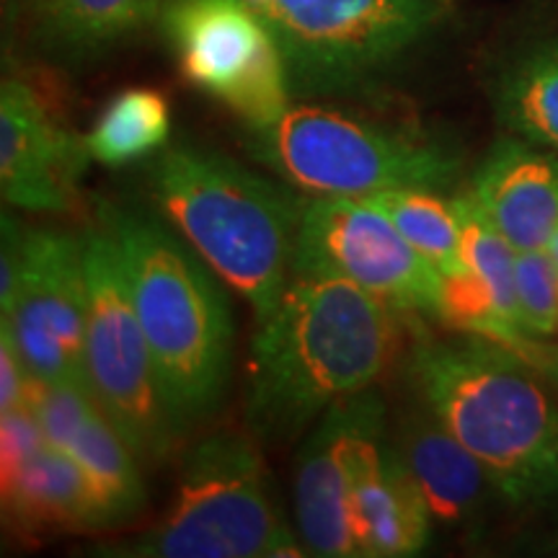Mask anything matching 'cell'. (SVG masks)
<instances>
[{
  "instance_id": "16",
  "label": "cell",
  "mask_w": 558,
  "mask_h": 558,
  "mask_svg": "<svg viewBox=\"0 0 558 558\" xmlns=\"http://www.w3.org/2000/svg\"><path fill=\"white\" fill-rule=\"evenodd\" d=\"M469 192L518 254L546 248L558 230V153L509 135L481 160Z\"/></svg>"
},
{
  "instance_id": "12",
  "label": "cell",
  "mask_w": 558,
  "mask_h": 558,
  "mask_svg": "<svg viewBox=\"0 0 558 558\" xmlns=\"http://www.w3.org/2000/svg\"><path fill=\"white\" fill-rule=\"evenodd\" d=\"M386 442V403L375 388L333 403L313 424L298 456L295 522L311 556H360L352 527V486L360 463Z\"/></svg>"
},
{
  "instance_id": "19",
  "label": "cell",
  "mask_w": 558,
  "mask_h": 558,
  "mask_svg": "<svg viewBox=\"0 0 558 558\" xmlns=\"http://www.w3.org/2000/svg\"><path fill=\"white\" fill-rule=\"evenodd\" d=\"M494 107L512 135L558 153V39L509 62L494 88Z\"/></svg>"
},
{
  "instance_id": "25",
  "label": "cell",
  "mask_w": 558,
  "mask_h": 558,
  "mask_svg": "<svg viewBox=\"0 0 558 558\" xmlns=\"http://www.w3.org/2000/svg\"><path fill=\"white\" fill-rule=\"evenodd\" d=\"M518 303L530 337H558V267L546 248L518 254Z\"/></svg>"
},
{
  "instance_id": "7",
  "label": "cell",
  "mask_w": 558,
  "mask_h": 558,
  "mask_svg": "<svg viewBox=\"0 0 558 558\" xmlns=\"http://www.w3.org/2000/svg\"><path fill=\"white\" fill-rule=\"evenodd\" d=\"M88 316L83 369L104 414L143 465H158L184 437L140 326L114 235L104 226L86 233Z\"/></svg>"
},
{
  "instance_id": "28",
  "label": "cell",
  "mask_w": 558,
  "mask_h": 558,
  "mask_svg": "<svg viewBox=\"0 0 558 558\" xmlns=\"http://www.w3.org/2000/svg\"><path fill=\"white\" fill-rule=\"evenodd\" d=\"M546 251L550 254V259L556 262V267H558V230L554 233V239H550V243L546 246Z\"/></svg>"
},
{
  "instance_id": "8",
  "label": "cell",
  "mask_w": 558,
  "mask_h": 558,
  "mask_svg": "<svg viewBox=\"0 0 558 558\" xmlns=\"http://www.w3.org/2000/svg\"><path fill=\"white\" fill-rule=\"evenodd\" d=\"M282 50L292 90H352L432 32L437 0H243Z\"/></svg>"
},
{
  "instance_id": "30",
  "label": "cell",
  "mask_w": 558,
  "mask_h": 558,
  "mask_svg": "<svg viewBox=\"0 0 558 558\" xmlns=\"http://www.w3.org/2000/svg\"><path fill=\"white\" fill-rule=\"evenodd\" d=\"M32 3H34V5H39V3H41V0H32Z\"/></svg>"
},
{
  "instance_id": "4",
  "label": "cell",
  "mask_w": 558,
  "mask_h": 558,
  "mask_svg": "<svg viewBox=\"0 0 558 558\" xmlns=\"http://www.w3.org/2000/svg\"><path fill=\"white\" fill-rule=\"evenodd\" d=\"M137 320L181 427L218 407L230 375L233 316L215 271L166 220L104 209Z\"/></svg>"
},
{
  "instance_id": "3",
  "label": "cell",
  "mask_w": 558,
  "mask_h": 558,
  "mask_svg": "<svg viewBox=\"0 0 558 558\" xmlns=\"http://www.w3.org/2000/svg\"><path fill=\"white\" fill-rule=\"evenodd\" d=\"M156 207L207 267L246 300L256 324L277 308L292 275L305 199L218 150L177 145L153 160Z\"/></svg>"
},
{
  "instance_id": "13",
  "label": "cell",
  "mask_w": 558,
  "mask_h": 558,
  "mask_svg": "<svg viewBox=\"0 0 558 558\" xmlns=\"http://www.w3.org/2000/svg\"><path fill=\"white\" fill-rule=\"evenodd\" d=\"M0 484L5 525L29 538L114 527L96 486L29 407L0 414Z\"/></svg>"
},
{
  "instance_id": "26",
  "label": "cell",
  "mask_w": 558,
  "mask_h": 558,
  "mask_svg": "<svg viewBox=\"0 0 558 558\" xmlns=\"http://www.w3.org/2000/svg\"><path fill=\"white\" fill-rule=\"evenodd\" d=\"M21 407H29V369L21 360L11 329L0 324V414Z\"/></svg>"
},
{
  "instance_id": "24",
  "label": "cell",
  "mask_w": 558,
  "mask_h": 558,
  "mask_svg": "<svg viewBox=\"0 0 558 558\" xmlns=\"http://www.w3.org/2000/svg\"><path fill=\"white\" fill-rule=\"evenodd\" d=\"M435 316L452 331L476 333L505 347H514L525 339V333L514 331L501 316L492 288L469 267L442 275Z\"/></svg>"
},
{
  "instance_id": "22",
  "label": "cell",
  "mask_w": 558,
  "mask_h": 558,
  "mask_svg": "<svg viewBox=\"0 0 558 558\" xmlns=\"http://www.w3.org/2000/svg\"><path fill=\"white\" fill-rule=\"evenodd\" d=\"M362 202L380 209L401 235L442 275L465 269L463 228L456 199L439 197V190H390Z\"/></svg>"
},
{
  "instance_id": "2",
  "label": "cell",
  "mask_w": 558,
  "mask_h": 558,
  "mask_svg": "<svg viewBox=\"0 0 558 558\" xmlns=\"http://www.w3.org/2000/svg\"><path fill=\"white\" fill-rule=\"evenodd\" d=\"M418 401L520 507L558 501V401L514 349L476 333H418L409 357Z\"/></svg>"
},
{
  "instance_id": "15",
  "label": "cell",
  "mask_w": 558,
  "mask_h": 558,
  "mask_svg": "<svg viewBox=\"0 0 558 558\" xmlns=\"http://www.w3.org/2000/svg\"><path fill=\"white\" fill-rule=\"evenodd\" d=\"M29 409L54 448L68 452L96 486L114 525L135 520L148 505L143 463L96 403L86 383L29 378Z\"/></svg>"
},
{
  "instance_id": "18",
  "label": "cell",
  "mask_w": 558,
  "mask_h": 558,
  "mask_svg": "<svg viewBox=\"0 0 558 558\" xmlns=\"http://www.w3.org/2000/svg\"><path fill=\"white\" fill-rule=\"evenodd\" d=\"M352 527L362 558H407L429 546L432 509L388 439L360 463L352 486Z\"/></svg>"
},
{
  "instance_id": "10",
  "label": "cell",
  "mask_w": 558,
  "mask_h": 558,
  "mask_svg": "<svg viewBox=\"0 0 558 558\" xmlns=\"http://www.w3.org/2000/svg\"><path fill=\"white\" fill-rule=\"evenodd\" d=\"M292 275L344 279L396 313H435L439 271L380 209L349 197H308Z\"/></svg>"
},
{
  "instance_id": "23",
  "label": "cell",
  "mask_w": 558,
  "mask_h": 558,
  "mask_svg": "<svg viewBox=\"0 0 558 558\" xmlns=\"http://www.w3.org/2000/svg\"><path fill=\"white\" fill-rule=\"evenodd\" d=\"M456 207L463 228V264L492 288L507 324L530 337L522 326L518 303V251L509 246L505 235L481 213L471 192L456 197Z\"/></svg>"
},
{
  "instance_id": "11",
  "label": "cell",
  "mask_w": 558,
  "mask_h": 558,
  "mask_svg": "<svg viewBox=\"0 0 558 558\" xmlns=\"http://www.w3.org/2000/svg\"><path fill=\"white\" fill-rule=\"evenodd\" d=\"M0 311L29 378L52 386L86 383V235L26 230L16 284Z\"/></svg>"
},
{
  "instance_id": "29",
  "label": "cell",
  "mask_w": 558,
  "mask_h": 558,
  "mask_svg": "<svg viewBox=\"0 0 558 558\" xmlns=\"http://www.w3.org/2000/svg\"><path fill=\"white\" fill-rule=\"evenodd\" d=\"M437 3H439V5H445V3H450V0H437Z\"/></svg>"
},
{
  "instance_id": "14",
  "label": "cell",
  "mask_w": 558,
  "mask_h": 558,
  "mask_svg": "<svg viewBox=\"0 0 558 558\" xmlns=\"http://www.w3.org/2000/svg\"><path fill=\"white\" fill-rule=\"evenodd\" d=\"M86 137L68 130L29 83L0 86V192L26 213H65L86 173Z\"/></svg>"
},
{
  "instance_id": "17",
  "label": "cell",
  "mask_w": 558,
  "mask_h": 558,
  "mask_svg": "<svg viewBox=\"0 0 558 558\" xmlns=\"http://www.w3.org/2000/svg\"><path fill=\"white\" fill-rule=\"evenodd\" d=\"M393 445L422 488L435 525L469 527L494 494L501 497L476 456L424 403L401 416Z\"/></svg>"
},
{
  "instance_id": "21",
  "label": "cell",
  "mask_w": 558,
  "mask_h": 558,
  "mask_svg": "<svg viewBox=\"0 0 558 558\" xmlns=\"http://www.w3.org/2000/svg\"><path fill=\"white\" fill-rule=\"evenodd\" d=\"M171 111L163 94L153 88H128L117 94L86 135L90 158L109 169L135 163L166 148Z\"/></svg>"
},
{
  "instance_id": "1",
  "label": "cell",
  "mask_w": 558,
  "mask_h": 558,
  "mask_svg": "<svg viewBox=\"0 0 558 558\" xmlns=\"http://www.w3.org/2000/svg\"><path fill=\"white\" fill-rule=\"evenodd\" d=\"M396 313L344 279L290 275L277 308L256 324L246 422L284 442L333 403L373 388L399 349Z\"/></svg>"
},
{
  "instance_id": "27",
  "label": "cell",
  "mask_w": 558,
  "mask_h": 558,
  "mask_svg": "<svg viewBox=\"0 0 558 558\" xmlns=\"http://www.w3.org/2000/svg\"><path fill=\"white\" fill-rule=\"evenodd\" d=\"M514 352L520 354L522 360H527L530 365L538 367L546 380L558 390V344H550V341H543L541 337H525L522 341H518Z\"/></svg>"
},
{
  "instance_id": "5",
  "label": "cell",
  "mask_w": 558,
  "mask_h": 558,
  "mask_svg": "<svg viewBox=\"0 0 558 558\" xmlns=\"http://www.w3.org/2000/svg\"><path fill=\"white\" fill-rule=\"evenodd\" d=\"M246 148L308 197L442 192L460 171L458 153L427 130L365 120L316 104H290L275 122L246 128Z\"/></svg>"
},
{
  "instance_id": "9",
  "label": "cell",
  "mask_w": 558,
  "mask_h": 558,
  "mask_svg": "<svg viewBox=\"0 0 558 558\" xmlns=\"http://www.w3.org/2000/svg\"><path fill=\"white\" fill-rule=\"evenodd\" d=\"M181 73L226 104L246 128L290 107V73L267 24L243 0H169L160 11Z\"/></svg>"
},
{
  "instance_id": "6",
  "label": "cell",
  "mask_w": 558,
  "mask_h": 558,
  "mask_svg": "<svg viewBox=\"0 0 558 558\" xmlns=\"http://www.w3.org/2000/svg\"><path fill=\"white\" fill-rule=\"evenodd\" d=\"M96 554L130 558H290L308 554L282 518L259 448L239 432H213L186 452L177 497L135 538Z\"/></svg>"
},
{
  "instance_id": "20",
  "label": "cell",
  "mask_w": 558,
  "mask_h": 558,
  "mask_svg": "<svg viewBox=\"0 0 558 558\" xmlns=\"http://www.w3.org/2000/svg\"><path fill=\"white\" fill-rule=\"evenodd\" d=\"M39 37L54 52L81 58L128 39L163 11V0H41Z\"/></svg>"
}]
</instances>
